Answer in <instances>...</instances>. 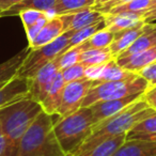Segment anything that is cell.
Segmentation results:
<instances>
[{"label": "cell", "mask_w": 156, "mask_h": 156, "mask_svg": "<svg viewBox=\"0 0 156 156\" xmlns=\"http://www.w3.org/2000/svg\"><path fill=\"white\" fill-rule=\"evenodd\" d=\"M154 115H156L155 109L150 107L142 98H139L119 115L95 124L88 138L77 149L65 156H88L105 141L126 135L134 125Z\"/></svg>", "instance_id": "1"}, {"label": "cell", "mask_w": 156, "mask_h": 156, "mask_svg": "<svg viewBox=\"0 0 156 156\" xmlns=\"http://www.w3.org/2000/svg\"><path fill=\"white\" fill-rule=\"evenodd\" d=\"M16 156H65L54 132V118L42 111L18 144Z\"/></svg>", "instance_id": "2"}, {"label": "cell", "mask_w": 156, "mask_h": 156, "mask_svg": "<svg viewBox=\"0 0 156 156\" xmlns=\"http://www.w3.org/2000/svg\"><path fill=\"white\" fill-rule=\"evenodd\" d=\"M42 111V105L29 95L0 108V127L16 152L22 137Z\"/></svg>", "instance_id": "3"}, {"label": "cell", "mask_w": 156, "mask_h": 156, "mask_svg": "<svg viewBox=\"0 0 156 156\" xmlns=\"http://www.w3.org/2000/svg\"><path fill=\"white\" fill-rule=\"evenodd\" d=\"M93 115L90 107H80L72 115L54 122V132L65 155L77 149L92 132Z\"/></svg>", "instance_id": "4"}, {"label": "cell", "mask_w": 156, "mask_h": 156, "mask_svg": "<svg viewBox=\"0 0 156 156\" xmlns=\"http://www.w3.org/2000/svg\"><path fill=\"white\" fill-rule=\"evenodd\" d=\"M149 88V83L138 75L134 79L122 81H109L92 86L83 101L81 107H90L102 101H111L126 98L129 95L143 94Z\"/></svg>", "instance_id": "5"}, {"label": "cell", "mask_w": 156, "mask_h": 156, "mask_svg": "<svg viewBox=\"0 0 156 156\" xmlns=\"http://www.w3.org/2000/svg\"><path fill=\"white\" fill-rule=\"evenodd\" d=\"M74 32H64L51 43L46 44L37 49H30L28 56L26 57L18 71L17 76L27 79H32L42 67L54 61L69 46V37Z\"/></svg>", "instance_id": "6"}, {"label": "cell", "mask_w": 156, "mask_h": 156, "mask_svg": "<svg viewBox=\"0 0 156 156\" xmlns=\"http://www.w3.org/2000/svg\"><path fill=\"white\" fill-rule=\"evenodd\" d=\"M91 87L92 81L88 80L86 78L81 80L65 83L60 106L56 112L59 119L67 117L80 108L83 98Z\"/></svg>", "instance_id": "7"}, {"label": "cell", "mask_w": 156, "mask_h": 156, "mask_svg": "<svg viewBox=\"0 0 156 156\" xmlns=\"http://www.w3.org/2000/svg\"><path fill=\"white\" fill-rule=\"evenodd\" d=\"M59 65L57 58L43 66L35 76L30 79V88H29V96L40 104L44 102L47 96L49 89L52 85L56 75L59 73Z\"/></svg>", "instance_id": "8"}, {"label": "cell", "mask_w": 156, "mask_h": 156, "mask_svg": "<svg viewBox=\"0 0 156 156\" xmlns=\"http://www.w3.org/2000/svg\"><path fill=\"white\" fill-rule=\"evenodd\" d=\"M142 95L143 94H136V95H129L126 98H118V100L102 101L91 105L90 109L93 115L94 125L119 115L132 104L137 102L139 98H142Z\"/></svg>", "instance_id": "9"}, {"label": "cell", "mask_w": 156, "mask_h": 156, "mask_svg": "<svg viewBox=\"0 0 156 156\" xmlns=\"http://www.w3.org/2000/svg\"><path fill=\"white\" fill-rule=\"evenodd\" d=\"M59 18L64 27V32H76L85 27L103 22L105 20V14L92 8H87L59 15Z\"/></svg>", "instance_id": "10"}, {"label": "cell", "mask_w": 156, "mask_h": 156, "mask_svg": "<svg viewBox=\"0 0 156 156\" xmlns=\"http://www.w3.org/2000/svg\"><path fill=\"white\" fill-rule=\"evenodd\" d=\"M30 79L16 75L11 80L0 83V108L29 95Z\"/></svg>", "instance_id": "11"}, {"label": "cell", "mask_w": 156, "mask_h": 156, "mask_svg": "<svg viewBox=\"0 0 156 156\" xmlns=\"http://www.w3.org/2000/svg\"><path fill=\"white\" fill-rule=\"evenodd\" d=\"M156 61V46L149 48L147 50H143L141 52L133 54L125 57H118L115 58V62L123 67L124 69H127L133 73L138 74L142 69L147 67V65L152 64Z\"/></svg>", "instance_id": "12"}, {"label": "cell", "mask_w": 156, "mask_h": 156, "mask_svg": "<svg viewBox=\"0 0 156 156\" xmlns=\"http://www.w3.org/2000/svg\"><path fill=\"white\" fill-rule=\"evenodd\" d=\"M64 33V27L59 18V16H54V17L49 18L46 22V24L43 26L39 34L34 37L32 42H30L28 47L31 50L40 48L42 46L46 45V44L51 43L56 39H58L60 35Z\"/></svg>", "instance_id": "13"}, {"label": "cell", "mask_w": 156, "mask_h": 156, "mask_svg": "<svg viewBox=\"0 0 156 156\" xmlns=\"http://www.w3.org/2000/svg\"><path fill=\"white\" fill-rule=\"evenodd\" d=\"M105 25L106 29L113 33L145 24L143 15L132 13L120 14H105Z\"/></svg>", "instance_id": "14"}, {"label": "cell", "mask_w": 156, "mask_h": 156, "mask_svg": "<svg viewBox=\"0 0 156 156\" xmlns=\"http://www.w3.org/2000/svg\"><path fill=\"white\" fill-rule=\"evenodd\" d=\"M144 25H139V26L133 27V28L126 29V30L120 31V32L115 33L113 41L111 42L109 49L115 58H117L119 55H121L124 50H126L137 39L139 35L143 32Z\"/></svg>", "instance_id": "15"}, {"label": "cell", "mask_w": 156, "mask_h": 156, "mask_svg": "<svg viewBox=\"0 0 156 156\" xmlns=\"http://www.w3.org/2000/svg\"><path fill=\"white\" fill-rule=\"evenodd\" d=\"M156 142L144 140H127L111 156H155Z\"/></svg>", "instance_id": "16"}, {"label": "cell", "mask_w": 156, "mask_h": 156, "mask_svg": "<svg viewBox=\"0 0 156 156\" xmlns=\"http://www.w3.org/2000/svg\"><path fill=\"white\" fill-rule=\"evenodd\" d=\"M156 46V23H147L144 25L143 32L139 35V37L121 55L118 57H125L133 54L141 52ZM117 57V58H118Z\"/></svg>", "instance_id": "17"}, {"label": "cell", "mask_w": 156, "mask_h": 156, "mask_svg": "<svg viewBox=\"0 0 156 156\" xmlns=\"http://www.w3.org/2000/svg\"><path fill=\"white\" fill-rule=\"evenodd\" d=\"M65 81L63 79V76L61 74V72L59 71V73L56 75L52 85L49 89L47 96L44 100V102L42 103V108L45 112H47L48 115H56L57 110H58L59 106H60L61 98H62V92L64 89Z\"/></svg>", "instance_id": "18"}, {"label": "cell", "mask_w": 156, "mask_h": 156, "mask_svg": "<svg viewBox=\"0 0 156 156\" xmlns=\"http://www.w3.org/2000/svg\"><path fill=\"white\" fill-rule=\"evenodd\" d=\"M138 76V74L129 72L127 69H124L121 67L115 60H111L107 64H105L103 73L100 78L96 80L92 81V86L100 85V83H109V81H122L128 80V79H134Z\"/></svg>", "instance_id": "19"}, {"label": "cell", "mask_w": 156, "mask_h": 156, "mask_svg": "<svg viewBox=\"0 0 156 156\" xmlns=\"http://www.w3.org/2000/svg\"><path fill=\"white\" fill-rule=\"evenodd\" d=\"M29 51H30V48H25L14 57L0 64V83H7L17 75L18 71H20L26 57L28 56Z\"/></svg>", "instance_id": "20"}, {"label": "cell", "mask_w": 156, "mask_h": 156, "mask_svg": "<svg viewBox=\"0 0 156 156\" xmlns=\"http://www.w3.org/2000/svg\"><path fill=\"white\" fill-rule=\"evenodd\" d=\"M57 1L58 0H24L22 2L13 5L7 12L2 13L1 16L16 15V14L18 15V13L20 11H24V10H37V11L48 13L54 9Z\"/></svg>", "instance_id": "21"}, {"label": "cell", "mask_w": 156, "mask_h": 156, "mask_svg": "<svg viewBox=\"0 0 156 156\" xmlns=\"http://www.w3.org/2000/svg\"><path fill=\"white\" fill-rule=\"evenodd\" d=\"M109 47L106 48H93V49L85 50L80 55L79 62L83 63L86 66H92V65H103L115 60Z\"/></svg>", "instance_id": "22"}, {"label": "cell", "mask_w": 156, "mask_h": 156, "mask_svg": "<svg viewBox=\"0 0 156 156\" xmlns=\"http://www.w3.org/2000/svg\"><path fill=\"white\" fill-rule=\"evenodd\" d=\"M94 2L95 0H58L54 9L47 14L49 18H51L54 16L72 13L77 10L92 8L94 5Z\"/></svg>", "instance_id": "23"}, {"label": "cell", "mask_w": 156, "mask_h": 156, "mask_svg": "<svg viewBox=\"0 0 156 156\" xmlns=\"http://www.w3.org/2000/svg\"><path fill=\"white\" fill-rule=\"evenodd\" d=\"M153 9V0H132L125 5H119L109 10L106 14H120L132 13L144 15L147 12Z\"/></svg>", "instance_id": "24"}, {"label": "cell", "mask_w": 156, "mask_h": 156, "mask_svg": "<svg viewBox=\"0 0 156 156\" xmlns=\"http://www.w3.org/2000/svg\"><path fill=\"white\" fill-rule=\"evenodd\" d=\"M104 28H106V25H105V20H103V22H100V23H98V24L85 27V28L74 32L73 34H72V37H69V46H67L65 50L69 49V48H72V47H75V46L86 42L89 37H91L94 33H96L98 31L102 30V29H104Z\"/></svg>", "instance_id": "25"}, {"label": "cell", "mask_w": 156, "mask_h": 156, "mask_svg": "<svg viewBox=\"0 0 156 156\" xmlns=\"http://www.w3.org/2000/svg\"><path fill=\"white\" fill-rule=\"evenodd\" d=\"M86 50L85 43H81L79 45L72 47L69 49L63 51L60 56L57 57V61H58L59 69L63 71V69H67V67L72 66V65L76 64L79 62V58L80 55Z\"/></svg>", "instance_id": "26"}, {"label": "cell", "mask_w": 156, "mask_h": 156, "mask_svg": "<svg viewBox=\"0 0 156 156\" xmlns=\"http://www.w3.org/2000/svg\"><path fill=\"white\" fill-rule=\"evenodd\" d=\"M115 37V33L109 31L108 29L104 28L102 30L98 31L94 33L91 37L87 40L85 43L86 50L88 49H93V48H106L109 47L111 42L113 41Z\"/></svg>", "instance_id": "27"}, {"label": "cell", "mask_w": 156, "mask_h": 156, "mask_svg": "<svg viewBox=\"0 0 156 156\" xmlns=\"http://www.w3.org/2000/svg\"><path fill=\"white\" fill-rule=\"evenodd\" d=\"M126 135H121L96 147L88 156H111L125 141Z\"/></svg>", "instance_id": "28"}, {"label": "cell", "mask_w": 156, "mask_h": 156, "mask_svg": "<svg viewBox=\"0 0 156 156\" xmlns=\"http://www.w3.org/2000/svg\"><path fill=\"white\" fill-rule=\"evenodd\" d=\"M86 69H87L86 65H83L80 62H78L76 64L72 65V66L67 67V69L60 72L62 74L65 83H72V81H77V80H81V79H85Z\"/></svg>", "instance_id": "29"}, {"label": "cell", "mask_w": 156, "mask_h": 156, "mask_svg": "<svg viewBox=\"0 0 156 156\" xmlns=\"http://www.w3.org/2000/svg\"><path fill=\"white\" fill-rule=\"evenodd\" d=\"M127 133L129 134H155L156 133V115L147 118L143 121L134 125Z\"/></svg>", "instance_id": "30"}, {"label": "cell", "mask_w": 156, "mask_h": 156, "mask_svg": "<svg viewBox=\"0 0 156 156\" xmlns=\"http://www.w3.org/2000/svg\"><path fill=\"white\" fill-rule=\"evenodd\" d=\"M20 20L24 25V28L27 29L29 27H31L32 25H34L37 22H39L41 18L44 17H49L47 13L42 11H37V10H24L20 11L18 13Z\"/></svg>", "instance_id": "31"}, {"label": "cell", "mask_w": 156, "mask_h": 156, "mask_svg": "<svg viewBox=\"0 0 156 156\" xmlns=\"http://www.w3.org/2000/svg\"><path fill=\"white\" fill-rule=\"evenodd\" d=\"M142 78H144L145 80L149 83V87H155L156 86V61L152 64L147 65V67L142 69L138 73Z\"/></svg>", "instance_id": "32"}, {"label": "cell", "mask_w": 156, "mask_h": 156, "mask_svg": "<svg viewBox=\"0 0 156 156\" xmlns=\"http://www.w3.org/2000/svg\"><path fill=\"white\" fill-rule=\"evenodd\" d=\"M16 154L17 152L12 147L0 127V156H16Z\"/></svg>", "instance_id": "33"}, {"label": "cell", "mask_w": 156, "mask_h": 156, "mask_svg": "<svg viewBox=\"0 0 156 156\" xmlns=\"http://www.w3.org/2000/svg\"><path fill=\"white\" fill-rule=\"evenodd\" d=\"M49 20V17H44V18H41L39 22H37L34 25H32L31 27L29 28L25 29L26 31V34H27V39H28V43L32 42L34 40V37L39 34V32L41 31V29L43 28V26L46 24V22Z\"/></svg>", "instance_id": "34"}, {"label": "cell", "mask_w": 156, "mask_h": 156, "mask_svg": "<svg viewBox=\"0 0 156 156\" xmlns=\"http://www.w3.org/2000/svg\"><path fill=\"white\" fill-rule=\"evenodd\" d=\"M104 66H105V64L87 66V69H86V73H85V78L86 79H88V80H91V81L96 80V79L100 78L101 75H102Z\"/></svg>", "instance_id": "35"}, {"label": "cell", "mask_w": 156, "mask_h": 156, "mask_svg": "<svg viewBox=\"0 0 156 156\" xmlns=\"http://www.w3.org/2000/svg\"><path fill=\"white\" fill-rule=\"evenodd\" d=\"M142 98L147 103L150 107L156 110V86L147 88V91L143 93Z\"/></svg>", "instance_id": "36"}, {"label": "cell", "mask_w": 156, "mask_h": 156, "mask_svg": "<svg viewBox=\"0 0 156 156\" xmlns=\"http://www.w3.org/2000/svg\"><path fill=\"white\" fill-rule=\"evenodd\" d=\"M125 140H144L156 142V133L155 134H129V133H126Z\"/></svg>", "instance_id": "37"}, {"label": "cell", "mask_w": 156, "mask_h": 156, "mask_svg": "<svg viewBox=\"0 0 156 156\" xmlns=\"http://www.w3.org/2000/svg\"><path fill=\"white\" fill-rule=\"evenodd\" d=\"M129 1H132V0H111L110 2L106 3V5H103L102 8L98 9V11H100V12H102V13L106 14L107 12L109 11V10L113 9V8H115V7H119V5H125V3L129 2Z\"/></svg>", "instance_id": "38"}, {"label": "cell", "mask_w": 156, "mask_h": 156, "mask_svg": "<svg viewBox=\"0 0 156 156\" xmlns=\"http://www.w3.org/2000/svg\"><path fill=\"white\" fill-rule=\"evenodd\" d=\"M22 1H24V0H0V16L2 13L11 9L13 5H17Z\"/></svg>", "instance_id": "39"}, {"label": "cell", "mask_w": 156, "mask_h": 156, "mask_svg": "<svg viewBox=\"0 0 156 156\" xmlns=\"http://www.w3.org/2000/svg\"><path fill=\"white\" fill-rule=\"evenodd\" d=\"M143 20H144L145 24H147V23L156 22V9L151 10V11L147 12V13L143 15Z\"/></svg>", "instance_id": "40"}, {"label": "cell", "mask_w": 156, "mask_h": 156, "mask_svg": "<svg viewBox=\"0 0 156 156\" xmlns=\"http://www.w3.org/2000/svg\"><path fill=\"white\" fill-rule=\"evenodd\" d=\"M111 0H95V2H94V5L92 7V9L94 10H98L100 8H102L103 5H105L106 3L110 2Z\"/></svg>", "instance_id": "41"}, {"label": "cell", "mask_w": 156, "mask_h": 156, "mask_svg": "<svg viewBox=\"0 0 156 156\" xmlns=\"http://www.w3.org/2000/svg\"><path fill=\"white\" fill-rule=\"evenodd\" d=\"M154 9H156V0H153V9L152 10H154ZM151 11V10H150Z\"/></svg>", "instance_id": "42"}, {"label": "cell", "mask_w": 156, "mask_h": 156, "mask_svg": "<svg viewBox=\"0 0 156 156\" xmlns=\"http://www.w3.org/2000/svg\"><path fill=\"white\" fill-rule=\"evenodd\" d=\"M155 156H156V155H155Z\"/></svg>", "instance_id": "43"}]
</instances>
